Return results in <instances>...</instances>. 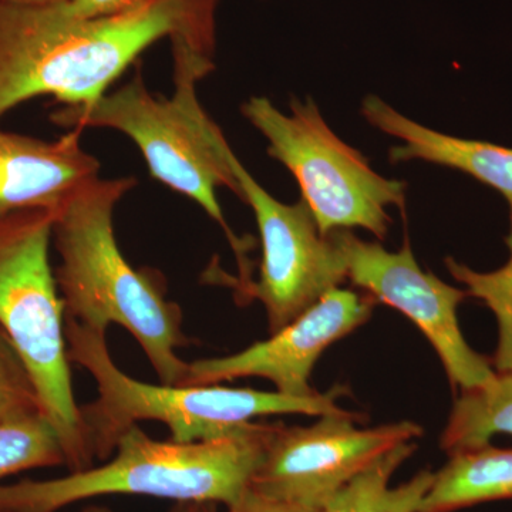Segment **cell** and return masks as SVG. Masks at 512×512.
Masks as SVG:
<instances>
[{
	"instance_id": "obj_18",
	"label": "cell",
	"mask_w": 512,
	"mask_h": 512,
	"mask_svg": "<svg viewBox=\"0 0 512 512\" xmlns=\"http://www.w3.org/2000/svg\"><path fill=\"white\" fill-rule=\"evenodd\" d=\"M505 244L510 248V259L497 271L477 272L456 259H446L448 272L466 285L467 295L483 301L497 319L498 346L493 362L497 372L512 370V241L505 239Z\"/></svg>"
},
{
	"instance_id": "obj_6",
	"label": "cell",
	"mask_w": 512,
	"mask_h": 512,
	"mask_svg": "<svg viewBox=\"0 0 512 512\" xmlns=\"http://www.w3.org/2000/svg\"><path fill=\"white\" fill-rule=\"evenodd\" d=\"M56 211L0 218V328L35 384L43 412L62 440L66 467L94 466L73 393L64 306L50 262Z\"/></svg>"
},
{
	"instance_id": "obj_12",
	"label": "cell",
	"mask_w": 512,
	"mask_h": 512,
	"mask_svg": "<svg viewBox=\"0 0 512 512\" xmlns=\"http://www.w3.org/2000/svg\"><path fill=\"white\" fill-rule=\"evenodd\" d=\"M101 164L84 150L82 130L46 141L0 130V218L20 211L59 210Z\"/></svg>"
},
{
	"instance_id": "obj_3",
	"label": "cell",
	"mask_w": 512,
	"mask_h": 512,
	"mask_svg": "<svg viewBox=\"0 0 512 512\" xmlns=\"http://www.w3.org/2000/svg\"><path fill=\"white\" fill-rule=\"evenodd\" d=\"M171 46L173 96L151 93L138 62L136 73L119 89L90 103L60 104L50 119L69 130L109 128L130 138L143 154L151 177L200 205L224 229L238 258V282L244 284L249 281L247 248L229 228L217 195L221 187L239 195L229 164L232 148L197 96V84L214 72V59L185 45Z\"/></svg>"
},
{
	"instance_id": "obj_22",
	"label": "cell",
	"mask_w": 512,
	"mask_h": 512,
	"mask_svg": "<svg viewBox=\"0 0 512 512\" xmlns=\"http://www.w3.org/2000/svg\"><path fill=\"white\" fill-rule=\"evenodd\" d=\"M215 503H205V501H184V503H174L173 507L167 512H217ZM82 512H114L109 507L103 505H89Z\"/></svg>"
},
{
	"instance_id": "obj_5",
	"label": "cell",
	"mask_w": 512,
	"mask_h": 512,
	"mask_svg": "<svg viewBox=\"0 0 512 512\" xmlns=\"http://www.w3.org/2000/svg\"><path fill=\"white\" fill-rule=\"evenodd\" d=\"M67 356L93 376L97 397L80 406L94 461L109 460L124 431L138 421H160L181 443L228 436L255 417L275 414L346 413L336 404L342 390L293 397L279 392L231 389L220 384L168 386L143 383L121 372L107 348L106 333L64 320Z\"/></svg>"
},
{
	"instance_id": "obj_10",
	"label": "cell",
	"mask_w": 512,
	"mask_h": 512,
	"mask_svg": "<svg viewBox=\"0 0 512 512\" xmlns=\"http://www.w3.org/2000/svg\"><path fill=\"white\" fill-rule=\"evenodd\" d=\"M355 413L326 414L308 427L276 423L251 487L323 507L384 454L423 434L413 421L357 427Z\"/></svg>"
},
{
	"instance_id": "obj_2",
	"label": "cell",
	"mask_w": 512,
	"mask_h": 512,
	"mask_svg": "<svg viewBox=\"0 0 512 512\" xmlns=\"http://www.w3.org/2000/svg\"><path fill=\"white\" fill-rule=\"evenodd\" d=\"M134 177L96 178L56 210L53 244L59 254L55 275L64 320L107 333L127 330L147 356L161 384L180 386L188 363L177 349L191 345L183 309L167 296L161 272L136 269L117 244L114 211L136 187Z\"/></svg>"
},
{
	"instance_id": "obj_11",
	"label": "cell",
	"mask_w": 512,
	"mask_h": 512,
	"mask_svg": "<svg viewBox=\"0 0 512 512\" xmlns=\"http://www.w3.org/2000/svg\"><path fill=\"white\" fill-rule=\"evenodd\" d=\"M376 299L369 293L336 288L271 338L242 352L188 363L180 386L218 384L241 377H262L276 392L293 397L315 396L312 369L336 340L365 325Z\"/></svg>"
},
{
	"instance_id": "obj_21",
	"label": "cell",
	"mask_w": 512,
	"mask_h": 512,
	"mask_svg": "<svg viewBox=\"0 0 512 512\" xmlns=\"http://www.w3.org/2000/svg\"><path fill=\"white\" fill-rule=\"evenodd\" d=\"M150 2L153 0H69L62 6L64 12L73 18L96 19L121 15Z\"/></svg>"
},
{
	"instance_id": "obj_8",
	"label": "cell",
	"mask_w": 512,
	"mask_h": 512,
	"mask_svg": "<svg viewBox=\"0 0 512 512\" xmlns=\"http://www.w3.org/2000/svg\"><path fill=\"white\" fill-rule=\"evenodd\" d=\"M229 164L238 197L254 211L262 244L258 281L237 288L264 305L272 335L348 281L345 259L332 232H320L305 202L276 200L232 150Z\"/></svg>"
},
{
	"instance_id": "obj_17",
	"label": "cell",
	"mask_w": 512,
	"mask_h": 512,
	"mask_svg": "<svg viewBox=\"0 0 512 512\" xmlns=\"http://www.w3.org/2000/svg\"><path fill=\"white\" fill-rule=\"evenodd\" d=\"M66 466L62 440L42 410L0 421V480L22 471Z\"/></svg>"
},
{
	"instance_id": "obj_16",
	"label": "cell",
	"mask_w": 512,
	"mask_h": 512,
	"mask_svg": "<svg viewBox=\"0 0 512 512\" xmlns=\"http://www.w3.org/2000/svg\"><path fill=\"white\" fill-rule=\"evenodd\" d=\"M498 434L512 436V370L481 386L461 390L441 436L448 454L487 446Z\"/></svg>"
},
{
	"instance_id": "obj_23",
	"label": "cell",
	"mask_w": 512,
	"mask_h": 512,
	"mask_svg": "<svg viewBox=\"0 0 512 512\" xmlns=\"http://www.w3.org/2000/svg\"><path fill=\"white\" fill-rule=\"evenodd\" d=\"M6 2L18 3V5L28 6H50L60 5V3L69 2V0H6Z\"/></svg>"
},
{
	"instance_id": "obj_15",
	"label": "cell",
	"mask_w": 512,
	"mask_h": 512,
	"mask_svg": "<svg viewBox=\"0 0 512 512\" xmlns=\"http://www.w3.org/2000/svg\"><path fill=\"white\" fill-rule=\"evenodd\" d=\"M416 448V444L409 441L384 454L340 488L323 505L322 512H419L433 483V471H420L397 487L390 485L397 468L413 456Z\"/></svg>"
},
{
	"instance_id": "obj_14",
	"label": "cell",
	"mask_w": 512,
	"mask_h": 512,
	"mask_svg": "<svg viewBox=\"0 0 512 512\" xmlns=\"http://www.w3.org/2000/svg\"><path fill=\"white\" fill-rule=\"evenodd\" d=\"M512 498V448L487 446L451 454L434 473L419 512H454Z\"/></svg>"
},
{
	"instance_id": "obj_4",
	"label": "cell",
	"mask_w": 512,
	"mask_h": 512,
	"mask_svg": "<svg viewBox=\"0 0 512 512\" xmlns=\"http://www.w3.org/2000/svg\"><path fill=\"white\" fill-rule=\"evenodd\" d=\"M276 423L249 421L218 439H151L138 424L124 431L101 466L52 480L0 484V511L59 512L106 495L205 501L229 507L247 490L264 460Z\"/></svg>"
},
{
	"instance_id": "obj_7",
	"label": "cell",
	"mask_w": 512,
	"mask_h": 512,
	"mask_svg": "<svg viewBox=\"0 0 512 512\" xmlns=\"http://www.w3.org/2000/svg\"><path fill=\"white\" fill-rule=\"evenodd\" d=\"M241 113L268 141V156L298 181L301 200L323 235L363 228L386 238L392 225L389 208L404 211L406 183L376 173L329 127L311 97L292 99L286 114L266 97L252 96Z\"/></svg>"
},
{
	"instance_id": "obj_20",
	"label": "cell",
	"mask_w": 512,
	"mask_h": 512,
	"mask_svg": "<svg viewBox=\"0 0 512 512\" xmlns=\"http://www.w3.org/2000/svg\"><path fill=\"white\" fill-rule=\"evenodd\" d=\"M322 508L262 493L249 485L244 494L229 505L228 512H322Z\"/></svg>"
},
{
	"instance_id": "obj_9",
	"label": "cell",
	"mask_w": 512,
	"mask_h": 512,
	"mask_svg": "<svg viewBox=\"0 0 512 512\" xmlns=\"http://www.w3.org/2000/svg\"><path fill=\"white\" fill-rule=\"evenodd\" d=\"M332 235L345 259L349 281L412 320L436 349L454 390L473 389L495 375L491 360L470 348L458 325V306L467 292L423 271L409 238L399 251L390 252L379 242L362 241L348 229Z\"/></svg>"
},
{
	"instance_id": "obj_13",
	"label": "cell",
	"mask_w": 512,
	"mask_h": 512,
	"mask_svg": "<svg viewBox=\"0 0 512 512\" xmlns=\"http://www.w3.org/2000/svg\"><path fill=\"white\" fill-rule=\"evenodd\" d=\"M360 113L370 126L400 140L389 150L390 163L420 160L461 171L494 188L510 207L512 241V148L487 141L448 136L417 123L375 94L362 101Z\"/></svg>"
},
{
	"instance_id": "obj_19",
	"label": "cell",
	"mask_w": 512,
	"mask_h": 512,
	"mask_svg": "<svg viewBox=\"0 0 512 512\" xmlns=\"http://www.w3.org/2000/svg\"><path fill=\"white\" fill-rule=\"evenodd\" d=\"M36 410L43 412L35 384L18 352L0 328V421Z\"/></svg>"
},
{
	"instance_id": "obj_1",
	"label": "cell",
	"mask_w": 512,
	"mask_h": 512,
	"mask_svg": "<svg viewBox=\"0 0 512 512\" xmlns=\"http://www.w3.org/2000/svg\"><path fill=\"white\" fill-rule=\"evenodd\" d=\"M218 5L220 0H153L121 15L79 19L62 3L0 0V120L40 96L59 104L99 99L165 37L214 59Z\"/></svg>"
},
{
	"instance_id": "obj_24",
	"label": "cell",
	"mask_w": 512,
	"mask_h": 512,
	"mask_svg": "<svg viewBox=\"0 0 512 512\" xmlns=\"http://www.w3.org/2000/svg\"><path fill=\"white\" fill-rule=\"evenodd\" d=\"M0 512H5V511H0Z\"/></svg>"
}]
</instances>
